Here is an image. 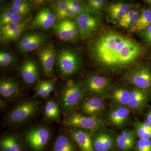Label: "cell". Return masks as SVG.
I'll return each instance as SVG.
<instances>
[{"mask_svg": "<svg viewBox=\"0 0 151 151\" xmlns=\"http://www.w3.org/2000/svg\"><path fill=\"white\" fill-rule=\"evenodd\" d=\"M19 73L24 83L28 85L35 84L40 76V71L35 60L28 58L21 63L18 68Z\"/></svg>", "mask_w": 151, "mask_h": 151, "instance_id": "9c48e42d", "label": "cell"}, {"mask_svg": "<svg viewBox=\"0 0 151 151\" xmlns=\"http://www.w3.org/2000/svg\"><path fill=\"white\" fill-rule=\"evenodd\" d=\"M48 37L47 35L43 33L38 32L36 36L27 45L19 50V52L21 54H24L35 50L46 43Z\"/></svg>", "mask_w": 151, "mask_h": 151, "instance_id": "603a6c76", "label": "cell"}, {"mask_svg": "<svg viewBox=\"0 0 151 151\" xmlns=\"http://www.w3.org/2000/svg\"><path fill=\"white\" fill-rule=\"evenodd\" d=\"M38 32L37 31L34 32H26L23 34L20 39L19 43L17 45V48L18 51L23 48L26 45H27L36 36Z\"/></svg>", "mask_w": 151, "mask_h": 151, "instance_id": "836d02e7", "label": "cell"}, {"mask_svg": "<svg viewBox=\"0 0 151 151\" xmlns=\"http://www.w3.org/2000/svg\"><path fill=\"white\" fill-rule=\"evenodd\" d=\"M69 7L68 0L55 1L52 4V9L55 14L61 11L67 9Z\"/></svg>", "mask_w": 151, "mask_h": 151, "instance_id": "8d00e7d4", "label": "cell"}, {"mask_svg": "<svg viewBox=\"0 0 151 151\" xmlns=\"http://www.w3.org/2000/svg\"><path fill=\"white\" fill-rule=\"evenodd\" d=\"M151 25V10L145 9L142 12L136 24L131 28L132 32L141 31Z\"/></svg>", "mask_w": 151, "mask_h": 151, "instance_id": "83f0119b", "label": "cell"}, {"mask_svg": "<svg viewBox=\"0 0 151 151\" xmlns=\"http://www.w3.org/2000/svg\"><path fill=\"white\" fill-rule=\"evenodd\" d=\"M130 10V6L124 3L113 4L108 9V12L112 19L119 21L124 17Z\"/></svg>", "mask_w": 151, "mask_h": 151, "instance_id": "484cf974", "label": "cell"}, {"mask_svg": "<svg viewBox=\"0 0 151 151\" xmlns=\"http://www.w3.org/2000/svg\"><path fill=\"white\" fill-rule=\"evenodd\" d=\"M150 97L147 91L136 87L130 91L127 107L131 111L140 112L147 106Z\"/></svg>", "mask_w": 151, "mask_h": 151, "instance_id": "8fae6325", "label": "cell"}, {"mask_svg": "<svg viewBox=\"0 0 151 151\" xmlns=\"http://www.w3.org/2000/svg\"><path fill=\"white\" fill-rule=\"evenodd\" d=\"M49 94L45 86V81H40L36 87L34 97L46 98Z\"/></svg>", "mask_w": 151, "mask_h": 151, "instance_id": "d590c367", "label": "cell"}, {"mask_svg": "<svg viewBox=\"0 0 151 151\" xmlns=\"http://www.w3.org/2000/svg\"><path fill=\"white\" fill-rule=\"evenodd\" d=\"M133 126L134 128L135 134L139 139H151V132L145 129L141 125L140 122L136 121L134 122Z\"/></svg>", "mask_w": 151, "mask_h": 151, "instance_id": "d6a6232c", "label": "cell"}, {"mask_svg": "<svg viewBox=\"0 0 151 151\" xmlns=\"http://www.w3.org/2000/svg\"><path fill=\"white\" fill-rule=\"evenodd\" d=\"M19 86L13 79L3 78L0 81V93L2 97L11 98L17 97L20 93Z\"/></svg>", "mask_w": 151, "mask_h": 151, "instance_id": "d6986e66", "label": "cell"}, {"mask_svg": "<svg viewBox=\"0 0 151 151\" xmlns=\"http://www.w3.org/2000/svg\"><path fill=\"white\" fill-rule=\"evenodd\" d=\"M53 31L60 39L65 41H74L65 20H57L53 27Z\"/></svg>", "mask_w": 151, "mask_h": 151, "instance_id": "d4e9b609", "label": "cell"}, {"mask_svg": "<svg viewBox=\"0 0 151 151\" xmlns=\"http://www.w3.org/2000/svg\"><path fill=\"white\" fill-rule=\"evenodd\" d=\"M141 35L148 44L151 45V25L142 31Z\"/></svg>", "mask_w": 151, "mask_h": 151, "instance_id": "b9f144b4", "label": "cell"}, {"mask_svg": "<svg viewBox=\"0 0 151 151\" xmlns=\"http://www.w3.org/2000/svg\"><path fill=\"white\" fill-rule=\"evenodd\" d=\"M134 132L130 129H125L117 135L116 144L121 151H130L135 143Z\"/></svg>", "mask_w": 151, "mask_h": 151, "instance_id": "ac0fdd59", "label": "cell"}, {"mask_svg": "<svg viewBox=\"0 0 151 151\" xmlns=\"http://www.w3.org/2000/svg\"><path fill=\"white\" fill-rule=\"evenodd\" d=\"M55 15L56 18L58 19V20H68V19L74 18L73 14L69 8L65 10L58 13L55 14Z\"/></svg>", "mask_w": 151, "mask_h": 151, "instance_id": "60d3db41", "label": "cell"}, {"mask_svg": "<svg viewBox=\"0 0 151 151\" xmlns=\"http://www.w3.org/2000/svg\"><path fill=\"white\" fill-rule=\"evenodd\" d=\"M131 111L128 107L115 106L108 112L107 120L109 123L116 127H123L129 122Z\"/></svg>", "mask_w": 151, "mask_h": 151, "instance_id": "5bb4252c", "label": "cell"}, {"mask_svg": "<svg viewBox=\"0 0 151 151\" xmlns=\"http://www.w3.org/2000/svg\"><path fill=\"white\" fill-rule=\"evenodd\" d=\"M34 6V3L30 1L28 4L24 6H16L9 4L7 9L14 12L26 16L32 11Z\"/></svg>", "mask_w": 151, "mask_h": 151, "instance_id": "1f68e13d", "label": "cell"}, {"mask_svg": "<svg viewBox=\"0 0 151 151\" xmlns=\"http://www.w3.org/2000/svg\"><path fill=\"white\" fill-rule=\"evenodd\" d=\"M104 4L105 2L103 0H90L88 2L89 9L93 11L100 10L103 7Z\"/></svg>", "mask_w": 151, "mask_h": 151, "instance_id": "ab89813d", "label": "cell"}, {"mask_svg": "<svg viewBox=\"0 0 151 151\" xmlns=\"http://www.w3.org/2000/svg\"><path fill=\"white\" fill-rule=\"evenodd\" d=\"M6 106V102L4 100H3L2 99H1V108H4V107H5Z\"/></svg>", "mask_w": 151, "mask_h": 151, "instance_id": "bcb514c9", "label": "cell"}, {"mask_svg": "<svg viewBox=\"0 0 151 151\" xmlns=\"http://www.w3.org/2000/svg\"><path fill=\"white\" fill-rule=\"evenodd\" d=\"M139 16V13L137 11L134 10H130L124 17L119 21V25L127 28H132L137 23Z\"/></svg>", "mask_w": 151, "mask_h": 151, "instance_id": "f546056e", "label": "cell"}, {"mask_svg": "<svg viewBox=\"0 0 151 151\" xmlns=\"http://www.w3.org/2000/svg\"><path fill=\"white\" fill-rule=\"evenodd\" d=\"M56 17L52 9L49 7L42 8L32 21L30 28L34 29L47 30L53 27Z\"/></svg>", "mask_w": 151, "mask_h": 151, "instance_id": "52a82bcc", "label": "cell"}, {"mask_svg": "<svg viewBox=\"0 0 151 151\" xmlns=\"http://www.w3.org/2000/svg\"><path fill=\"white\" fill-rule=\"evenodd\" d=\"M140 124L145 129L149 132H151V124L148 122L145 121L144 122H140Z\"/></svg>", "mask_w": 151, "mask_h": 151, "instance_id": "ee69618b", "label": "cell"}, {"mask_svg": "<svg viewBox=\"0 0 151 151\" xmlns=\"http://www.w3.org/2000/svg\"><path fill=\"white\" fill-rule=\"evenodd\" d=\"M136 147L137 151H151V139H139Z\"/></svg>", "mask_w": 151, "mask_h": 151, "instance_id": "f35d334b", "label": "cell"}, {"mask_svg": "<svg viewBox=\"0 0 151 151\" xmlns=\"http://www.w3.org/2000/svg\"><path fill=\"white\" fill-rule=\"evenodd\" d=\"M145 1L148 4L151 9V0H147V1Z\"/></svg>", "mask_w": 151, "mask_h": 151, "instance_id": "7dc6e473", "label": "cell"}, {"mask_svg": "<svg viewBox=\"0 0 151 151\" xmlns=\"http://www.w3.org/2000/svg\"><path fill=\"white\" fill-rule=\"evenodd\" d=\"M38 103L33 100H26L19 103L10 112L7 122L12 125H18L27 122L35 114Z\"/></svg>", "mask_w": 151, "mask_h": 151, "instance_id": "277c9868", "label": "cell"}, {"mask_svg": "<svg viewBox=\"0 0 151 151\" xmlns=\"http://www.w3.org/2000/svg\"><path fill=\"white\" fill-rule=\"evenodd\" d=\"M27 28V27L23 28L14 33L0 38L1 42L2 43H9L19 40L21 37L23 33Z\"/></svg>", "mask_w": 151, "mask_h": 151, "instance_id": "e575fe53", "label": "cell"}, {"mask_svg": "<svg viewBox=\"0 0 151 151\" xmlns=\"http://www.w3.org/2000/svg\"><path fill=\"white\" fill-rule=\"evenodd\" d=\"M53 151H75V147L66 135H59L55 142Z\"/></svg>", "mask_w": 151, "mask_h": 151, "instance_id": "4316f807", "label": "cell"}, {"mask_svg": "<svg viewBox=\"0 0 151 151\" xmlns=\"http://www.w3.org/2000/svg\"><path fill=\"white\" fill-rule=\"evenodd\" d=\"M14 55L10 52L2 50L0 52V66L2 68L9 67L15 62Z\"/></svg>", "mask_w": 151, "mask_h": 151, "instance_id": "4dcf8cb0", "label": "cell"}, {"mask_svg": "<svg viewBox=\"0 0 151 151\" xmlns=\"http://www.w3.org/2000/svg\"><path fill=\"white\" fill-rule=\"evenodd\" d=\"M146 121L151 124V109L148 111L146 115Z\"/></svg>", "mask_w": 151, "mask_h": 151, "instance_id": "f6af8a7d", "label": "cell"}, {"mask_svg": "<svg viewBox=\"0 0 151 151\" xmlns=\"http://www.w3.org/2000/svg\"><path fill=\"white\" fill-rule=\"evenodd\" d=\"M109 84L108 78L97 75L89 76L84 82V89L94 95H101L107 90Z\"/></svg>", "mask_w": 151, "mask_h": 151, "instance_id": "4fadbf2b", "label": "cell"}, {"mask_svg": "<svg viewBox=\"0 0 151 151\" xmlns=\"http://www.w3.org/2000/svg\"><path fill=\"white\" fill-rule=\"evenodd\" d=\"M84 90L73 80H69L62 88L59 94V103L65 113L73 110L83 100Z\"/></svg>", "mask_w": 151, "mask_h": 151, "instance_id": "7a4b0ae2", "label": "cell"}, {"mask_svg": "<svg viewBox=\"0 0 151 151\" xmlns=\"http://www.w3.org/2000/svg\"><path fill=\"white\" fill-rule=\"evenodd\" d=\"M57 64L60 73L64 77H68L76 73L80 68V57L73 50H61L58 55Z\"/></svg>", "mask_w": 151, "mask_h": 151, "instance_id": "3957f363", "label": "cell"}, {"mask_svg": "<svg viewBox=\"0 0 151 151\" xmlns=\"http://www.w3.org/2000/svg\"><path fill=\"white\" fill-rule=\"evenodd\" d=\"M70 137L79 146L81 151H95L91 135L88 131L77 129L70 131Z\"/></svg>", "mask_w": 151, "mask_h": 151, "instance_id": "e0dca14e", "label": "cell"}, {"mask_svg": "<svg viewBox=\"0 0 151 151\" xmlns=\"http://www.w3.org/2000/svg\"><path fill=\"white\" fill-rule=\"evenodd\" d=\"M44 115L45 119L48 120L60 122V111L57 103L53 100L48 101L45 106Z\"/></svg>", "mask_w": 151, "mask_h": 151, "instance_id": "cb8c5ba5", "label": "cell"}, {"mask_svg": "<svg viewBox=\"0 0 151 151\" xmlns=\"http://www.w3.org/2000/svg\"><path fill=\"white\" fill-rule=\"evenodd\" d=\"M130 91L131 90L122 87H118L114 89L111 94V98L116 107L128 106Z\"/></svg>", "mask_w": 151, "mask_h": 151, "instance_id": "44dd1931", "label": "cell"}, {"mask_svg": "<svg viewBox=\"0 0 151 151\" xmlns=\"http://www.w3.org/2000/svg\"><path fill=\"white\" fill-rule=\"evenodd\" d=\"M3 151H24V147L19 137L14 134H8L3 137L0 142Z\"/></svg>", "mask_w": 151, "mask_h": 151, "instance_id": "ffe728a7", "label": "cell"}, {"mask_svg": "<svg viewBox=\"0 0 151 151\" xmlns=\"http://www.w3.org/2000/svg\"><path fill=\"white\" fill-rule=\"evenodd\" d=\"M38 56L45 75L51 77L53 73V67L55 58L54 48L51 45L41 49L38 52Z\"/></svg>", "mask_w": 151, "mask_h": 151, "instance_id": "7c38bea8", "label": "cell"}, {"mask_svg": "<svg viewBox=\"0 0 151 151\" xmlns=\"http://www.w3.org/2000/svg\"><path fill=\"white\" fill-rule=\"evenodd\" d=\"M29 20L22 22H13L0 26V38L14 33L23 28L27 27Z\"/></svg>", "mask_w": 151, "mask_h": 151, "instance_id": "f1b7e54d", "label": "cell"}, {"mask_svg": "<svg viewBox=\"0 0 151 151\" xmlns=\"http://www.w3.org/2000/svg\"><path fill=\"white\" fill-rule=\"evenodd\" d=\"M64 123L68 127L94 131L104 127L105 123L103 119L97 116L75 113L69 114L65 118Z\"/></svg>", "mask_w": 151, "mask_h": 151, "instance_id": "5b68a950", "label": "cell"}, {"mask_svg": "<svg viewBox=\"0 0 151 151\" xmlns=\"http://www.w3.org/2000/svg\"><path fill=\"white\" fill-rule=\"evenodd\" d=\"M45 86H46L47 91L50 94L54 90V81H45Z\"/></svg>", "mask_w": 151, "mask_h": 151, "instance_id": "7bdbcfd3", "label": "cell"}, {"mask_svg": "<svg viewBox=\"0 0 151 151\" xmlns=\"http://www.w3.org/2000/svg\"><path fill=\"white\" fill-rule=\"evenodd\" d=\"M98 22L96 17L84 9L76 17V24L81 36L87 37L92 35L98 27Z\"/></svg>", "mask_w": 151, "mask_h": 151, "instance_id": "ba28073f", "label": "cell"}, {"mask_svg": "<svg viewBox=\"0 0 151 151\" xmlns=\"http://www.w3.org/2000/svg\"><path fill=\"white\" fill-rule=\"evenodd\" d=\"M69 8L73 14L74 17H77L84 10L79 1L74 0H68Z\"/></svg>", "mask_w": 151, "mask_h": 151, "instance_id": "74e56055", "label": "cell"}, {"mask_svg": "<svg viewBox=\"0 0 151 151\" xmlns=\"http://www.w3.org/2000/svg\"><path fill=\"white\" fill-rule=\"evenodd\" d=\"M93 148L95 151H110L113 149L116 139L108 132L100 131L92 139Z\"/></svg>", "mask_w": 151, "mask_h": 151, "instance_id": "2e32d148", "label": "cell"}, {"mask_svg": "<svg viewBox=\"0 0 151 151\" xmlns=\"http://www.w3.org/2000/svg\"><path fill=\"white\" fill-rule=\"evenodd\" d=\"M79 110L85 115L96 116L103 112L105 104L103 100L97 97L83 99L79 104Z\"/></svg>", "mask_w": 151, "mask_h": 151, "instance_id": "9a60e30c", "label": "cell"}, {"mask_svg": "<svg viewBox=\"0 0 151 151\" xmlns=\"http://www.w3.org/2000/svg\"><path fill=\"white\" fill-rule=\"evenodd\" d=\"M94 58L102 65L115 68L134 62L142 54V48L131 39L108 33L95 41L92 47Z\"/></svg>", "mask_w": 151, "mask_h": 151, "instance_id": "6da1fadb", "label": "cell"}, {"mask_svg": "<svg viewBox=\"0 0 151 151\" xmlns=\"http://www.w3.org/2000/svg\"><path fill=\"white\" fill-rule=\"evenodd\" d=\"M50 130L45 126H38L26 132L25 140L29 146L35 151L42 150L50 137Z\"/></svg>", "mask_w": 151, "mask_h": 151, "instance_id": "8992f818", "label": "cell"}, {"mask_svg": "<svg viewBox=\"0 0 151 151\" xmlns=\"http://www.w3.org/2000/svg\"><path fill=\"white\" fill-rule=\"evenodd\" d=\"M26 16L14 12L8 9H5L1 14L0 26L13 22H22L27 20Z\"/></svg>", "mask_w": 151, "mask_h": 151, "instance_id": "7402d4cb", "label": "cell"}, {"mask_svg": "<svg viewBox=\"0 0 151 151\" xmlns=\"http://www.w3.org/2000/svg\"><path fill=\"white\" fill-rule=\"evenodd\" d=\"M128 81L137 88L147 91L151 89V72L147 68H139L130 73Z\"/></svg>", "mask_w": 151, "mask_h": 151, "instance_id": "30bf717a", "label": "cell"}]
</instances>
